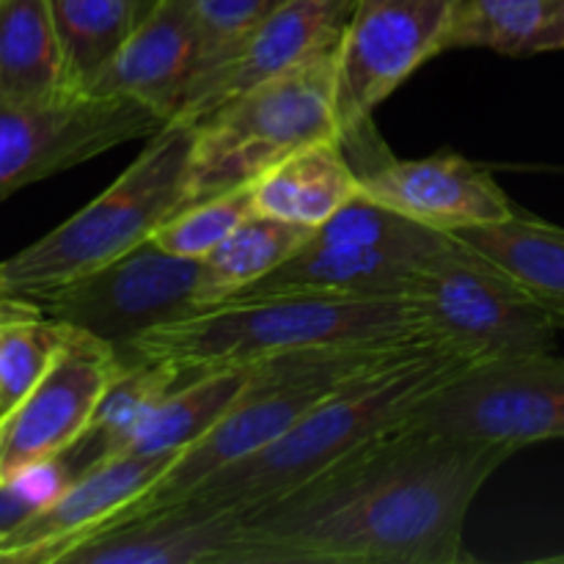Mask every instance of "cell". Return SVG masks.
<instances>
[{
    "label": "cell",
    "mask_w": 564,
    "mask_h": 564,
    "mask_svg": "<svg viewBox=\"0 0 564 564\" xmlns=\"http://www.w3.org/2000/svg\"><path fill=\"white\" fill-rule=\"evenodd\" d=\"M516 452L402 424L246 512V564L471 562L463 545L466 516Z\"/></svg>",
    "instance_id": "1"
},
{
    "label": "cell",
    "mask_w": 564,
    "mask_h": 564,
    "mask_svg": "<svg viewBox=\"0 0 564 564\" xmlns=\"http://www.w3.org/2000/svg\"><path fill=\"white\" fill-rule=\"evenodd\" d=\"M468 367L474 361L466 356L449 345H435L397 367L369 375L312 408L264 449L209 474L171 507L191 505L246 516L270 505L402 427L430 394Z\"/></svg>",
    "instance_id": "2"
},
{
    "label": "cell",
    "mask_w": 564,
    "mask_h": 564,
    "mask_svg": "<svg viewBox=\"0 0 564 564\" xmlns=\"http://www.w3.org/2000/svg\"><path fill=\"white\" fill-rule=\"evenodd\" d=\"M394 339H438L411 297H235L149 330L121 358L169 364L185 383L213 369L251 367L352 341Z\"/></svg>",
    "instance_id": "3"
},
{
    "label": "cell",
    "mask_w": 564,
    "mask_h": 564,
    "mask_svg": "<svg viewBox=\"0 0 564 564\" xmlns=\"http://www.w3.org/2000/svg\"><path fill=\"white\" fill-rule=\"evenodd\" d=\"M193 127L165 124L124 174L36 242L0 262V297H25L83 279L124 257L174 215L185 193Z\"/></svg>",
    "instance_id": "4"
},
{
    "label": "cell",
    "mask_w": 564,
    "mask_h": 564,
    "mask_svg": "<svg viewBox=\"0 0 564 564\" xmlns=\"http://www.w3.org/2000/svg\"><path fill=\"white\" fill-rule=\"evenodd\" d=\"M336 50L339 42L193 124L180 207L251 185L297 149L339 141Z\"/></svg>",
    "instance_id": "5"
},
{
    "label": "cell",
    "mask_w": 564,
    "mask_h": 564,
    "mask_svg": "<svg viewBox=\"0 0 564 564\" xmlns=\"http://www.w3.org/2000/svg\"><path fill=\"white\" fill-rule=\"evenodd\" d=\"M446 237L449 235L444 231L427 229L356 196L334 218L314 229L301 251L235 297H408L416 270L430 253L444 246Z\"/></svg>",
    "instance_id": "6"
},
{
    "label": "cell",
    "mask_w": 564,
    "mask_h": 564,
    "mask_svg": "<svg viewBox=\"0 0 564 564\" xmlns=\"http://www.w3.org/2000/svg\"><path fill=\"white\" fill-rule=\"evenodd\" d=\"M408 297L430 330L474 364L549 352L560 334L507 270L452 235L424 259Z\"/></svg>",
    "instance_id": "7"
},
{
    "label": "cell",
    "mask_w": 564,
    "mask_h": 564,
    "mask_svg": "<svg viewBox=\"0 0 564 564\" xmlns=\"http://www.w3.org/2000/svg\"><path fill=\"white\" fill-rule=\"evenodd\" d=\"M22 301L124 356L149 330L202 312V259L174 257L149 237L94 273Z\"/></svg>",
    "instance_id": "8"
},
{
    "label": "cell",
    "mask_w": 564,
    "mask_h": 564,
    "mask_svg": "<svg viewBox=\"0 0 564 564\" xmlns=\"http://www.w3.org/2000/svg\"><path fill=\"white\" fill-rule=\"evenodd\" d=\"M405 424L521 452L564 438V358L549 352L474 364L430 394Z\"/></svg>",
    "instance_id": "9"
},
{
    "label": "cell",
    "mask_w": 564,
    "mask_h": 564,
    "mask_svg": "<svg viewBox=\"0 0 564 564\" xmlns=\"http://www.w3.org/2000/svg\"><path fill=\"white\" fill-rule=\"evenodd\" d=\"M169 121L124 97L75 94L53 102H0V202Z\"/></svg>",
    "instance_id": "10"
},
{
    "label": "cell",
    "mask_w": 564,
    "mask_h": 564,
    "mask_svg": "<svg viewBox=\"0 0 564 564\" xmlns=\"http://www.w3.org/2000/svg\"><path fill=\"white\" fill-rule=\"evenodd\" d=\"M361 180V196L427 229L455 235L471 226L499 224L518 213L488 169L457 152L394 158L372 121L341 138Z\"/></svg>",
    "instance_id": "11"
},
{
    "label": "cell",
    "mask_w": 564,
    "mask_h": 564,
    "mask_svg": "<svg viewBox=\"0 0 564 564\" xmlns=\"http://www.w3.org/2000/svg\"><path fill=\"white\" fill-rule=\"evenodd\" d=\"M457 0H356L336 50V119L358 130L430 58L444 53Z\"/></svg>",
    "instance_id": "12"
},
{
    "label": "cell",
    "mask_w": 564,
    "mask_h": 564,
    "mask_svg": "<svg viewBox=\"0 0 564 564\" xmlns=\"http://www.w3.org/2000/svg\"><path fill=\"white\" fill-rule=\"evenodd\" d=\"M124 358L69 328L39 383L0 413V479L55 460L86 435L105 389Z\"/></svg>",
    "instance_id": "13"
},
{
    "label": "cell",
    "mask_w": 564,
    "mask_h": 564,
    "mask_svg": "<svg viewBox=\"0 0 564 564\" xmlns=\"http://www.w3.org/2000/svg\"><path fill=\"white\" fill-rule=\"evenodd\" d=\"M356 0H286L226 64L193 83L169 124H198L259 83L306 64L341 39Z\"/></svg>",
    "instance_id": "14"
},
{
    "label": "cell",
    "mask_w": 564,
    "mask_h": 564,
    "mask_svg": "<svg viewBox=\"0 0 564 564\" xmlns=\"http://www.w3.org/2000/svg\"><path fill=\"white\" fill-rule=\"evenodd\" d=\"M176 455H110L72 479L44 510L0 543V562L55 564L75 540L97 532L135 505Z\"/></svg>",
    "instance_id": "15"
},
{
    "label": "cell",
    "mask_w": 564,
    "mask_h": 564,
    "mask_svg": "<svg viewBox=\"0 0 564 564\" xmlns=\"http://www.w3.org/2000/svg\"><path fill=\"white\" fill-rule=\"evenodd\" d=\"M64 564H246L240 512L176 505L105 523L66 545Z\"/></svg>",
    "instance_id": "16"
},
{
    "label": "cell",
    "mask_w": 564,
    "mask_h": 564,
    "mask_svg": "<svg viewBox=\"0 0 564 564\" xmlns=\"http://www.w3.org/2000/svg\"><path fill=\"white\" fill-rule=\"evenodd\" d=\"M202 66V33L191 0H154L86 94L124 97L171 121Z\"/></svg>",
    "instance_id": "17"
},
{
    "label": "cell",
    "mask_w": 564,
    "mask_h": 564,
    "mask_svg": "<svg viewBox=\"0 0 564 564\" xmlns=\"http://www.w3.org/2000/svg\"><path fill=\"white\" fill-rule=\"evenodd\" d=\"M253 209L286 224L319 229L361 196L356 165L339 141L303 147L251 182Z\"/></svg>",
    "instance_id": "18"
},
{
    "label": "cell",
    "mask_w": 564,
    "mask_h": 564,
    "mask_svg": "<svg viewBox=\"0 0 564 564\" xmlns=\"http://www.w3.org/2000/svg\"><path fill=\"white\" fill-rule=\"evenodd\" d=\"M50 0H0V102L75 97Z\"/></svg>",
    "instance_id": "19"
},
{
    "label": "cell",
    "mask_w": 564,
    "mask_h": 564,
    "mask_svg": "<svg viewBox=\"0 0 564 564\" xmlns=\"http://www.w3.org/2000/svg\"><path fill=\"white\" fill-rule=\"evenodd\" d=\"M452 237L494 259L564 330V229L518 209L512 218L460 229Z\"/></svg>",
    "instance_id": "20"
},
{
    "label": "cell",
    "mask_w": 564,
    "mask_h": 564,
    "mask_svg": "<svg viewBox=\"0 0 564 564\" xmlns=\"http://www.w3.org/2000/svg\"><path fill=\"white\" fill-rule=\"evenodd\" d=\"M251 367H226L196 375L176 386L152 408L121 452L130 455H180L209 433L248 391ZM119 452V455H121Z\"/></svg>",
    "instance_id": "21"
},
{
    "label": "cell",
    "mask_w": 564,
    "mask_h": 564,
    "mask_svg": "<svg viewBox=\"0 0 564 564\" xmlns=\"http://www.w3.org/2000/svg\"><path fill=\"white\" fill-rule=\"evenodd\" d=\"M466 47L507 58L564 50V0H457L444 53Z\"/></svg>",
    "instance_id": "22"
},
{
    "label": "cell",
    "mask_w": 564,
    "mask_h": 564,
    "mask_svg": "<svg viewBox=\"0 0 564 564\" xmlns=\"http://www.w3.org/2000/svg\"><path fill=\"white\" fill-rule=\"evenodd\" d=\"M314 229L286 224L270 215L253 213L202 259V303L204 308L231 301L242 290L262 281L275 268L301 251Z\"/></svg>",
    "instance_id": "23"
},
{
    "label": "cell",
    "mask_w": 564,
    "mask_h": 564,
    "mask_svg": "<svg viewBox=\"0 0 564 564\" xmlns=\"http://www.w3.org/2000/svg\"><path fill=\"white\" fill-rule=\"evenodd\" d=\"M154 0H50L69 75L86 94Z\"/></svg>",
    "instance_id": "24"
},
{
    "label": "cell",
    "mask_w": 564,
    "mask_h": 564,
    "mask_svg": "<svg viewBox=\"0 0 564 564\" xmlns=\"http://www.w3.org/2000/svg\"><path fill=\"white\" fill-rule=\"evenodd\" d=\"M69 325L50 319L22 297H3L0 314V413L11 411L50 367Z\"/></svg>",
    "instance_id": "25"
},
{
    "label": "cell",
    "mask_w": 564,
    "mask_h": 564,
    "mask_svg": "<svg viewBox=\"0 0 564 564\" xmlns=\"http://www.w3.org/2000/svg\"><path fill=\"white\" fill-rule=\"evenodd\" d=\"M176 386H180V375L169 364L149 361V358H124L86 430L88 438L102 452V460L124 449L138 424Z\"/></svg>",
    "instance_id": "26"
},
{
    "label": "cell",
    "mask_w": 564,
    "mask_h": 564,
    "mask_svg": "<svg viewBox=\"0 0 564 564\" xmlns=\"http://www.w3.org/2000/svg\"><path fill=\"white\" fill-rule=\"evenodd\" d=\"M253 213L251 185H242L180 207L152 231V240L174 257L207 259Z\"/></svg>",
    "instance_id": "27"
},
{
    "label": "cell",
    "mask_w": 564,
    "mask_h": 564,
    "mask_svg": "<svg viewBox=\"0 0 564 564\" xmlns=\"http://www.w3.org/2000/svg\"><path fill=\"white\" fill-rule=\"evenodd\" d=\"M102 460L91 438L83 435L72 449L55 460L42 463L36 468L17 474V477L0 479V543L25 521H31L39 510L50 505L72 479L80 477L86 468Z\"/></svg>",
    "instance_id": "28"
},
{
    "label": "cell",
    "mask_w": 564,
    "mask_h": 564,
    "mask_svg": "<svg viewBox=\"0 0 564 564\" xmlns=\"http://www.w3.org/2000/svg\"><path fill=\"white\" fill-rule=\"evenodd\" d=\"M281 3L286 0H191L202 33V66L196 80L226 64Z\"/></svg>",
    "instance_id": "29"
},
{
    "label": "cell",
    "mask_w": 564,
    "mask_h": 564,
    "mask_svg": "<svg viewBox=\"0 0 564 564\" xmlns=\"http://www.w3.org/2000/svg\"><path fill=\"white\" fill-rule=\"evenodd\" d=\"M543 564H564V554H554V556H545V560H540Z\"/></svg>",
    "instance_id": "30"
},
{
    "label": "cell",
    "mask_w": 564,
    "mask_h": 564,
    "mask_svg": "<svg viewBox=\"0 0 564 564\" xmlns=\"http://www.w3.org/2000/svg\"><path fill=\"white\" fill-rule=\"evenodd\" d=\"M0 314H3V297H0Z\"/></svg>",
    "instance_id": "31"
}]
</instances>
